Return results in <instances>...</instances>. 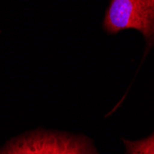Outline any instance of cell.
<instances>
[{"instance_id": "7a4b0ae2", "label": "cell", "mask_w": 154, "mask_h": 154, "mask_svg": "<svg viewBox=\"0 0 154 154\" xmlns=\"http://www.w3.org/2000/svg\"><path fill=\"white\" fill-rule=\"evenodd\" d=\"M103 26L109 33L134 29L146 38L154 34V20L146 0H111Z\"/></svg>"}, {"instance_id": "6da1fadb", "label": "cell", "mask_w": 154, "mask_h": 154, "mask_svg": "<svg viewBox=\"0 0 154 154\" xmlns=\"http://www.w3.org/2000/svg\"><path fill=\"white\" fill-rule=\"evenodd\" d=\"M91 149L79 137L52 132H37L20 137L0 154H85Z\"/></svg>"}, {"instance_id": "277c9868", "label": "cell", "mask_w": 154, "mask_h": 154, "mask_svg": "<svg viewBox=\"0 0 154 154\" xmlns=\"http://www.w3.org/2000/svg\"><path fill=\"white\" fill-rule=\"evenodd\" d=\"M150 10L152 13V17H153V20H154V0H146Z\"/></svg>"}, {"instance_id": "3957f363", "label": "cell", "mask_w": 154, "mask_h": 154, "mask_svg": "<svg viewBox=\"0 0 154 154\" xmlns=\"http://www.w3.org/2000/svg\"><path fill=\"white\" fill-rule=\"evenodd\" d=\"M128 154H154V134L137 141L124 140Z\"/></svg>"}]
</instances>
